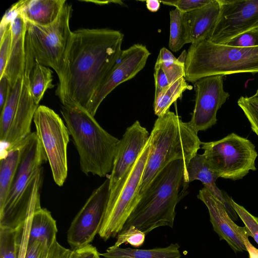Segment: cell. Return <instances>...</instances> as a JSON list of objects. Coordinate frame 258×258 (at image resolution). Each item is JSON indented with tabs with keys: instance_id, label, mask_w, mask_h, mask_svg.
Masks as SVG:
<instances>
[{
	"instance_id": "cell-39",
	"label": "cell",
	"mask_w": 258,
	"mask_h": 258,
	"mask_svg": "<svg viewBox=\"0 0 258 258\" xmlns=\"http://www.w3.org/2000/svg\"><path fill=\"white\" fill-rule=\"evenodd\" d=\"M69 258H101L97 248L89 244L86 246L71 250Z\"/></svg>"
},
{
	"instance_id": "cell-21",
	"label": "cell",
	"mask_w": 258,
	"mask_h": 258,
	"mask_svg": "<svg viewBox=\"0 0 258 258\" xmlns=\"http://www.w3.org/2000/svg\"><path fill=\"white\" fill-rule=\"evenodd\" d=\"M66 0H25L21 13L26 21L45 26L56 21Z\"/></svg>"
},
{
	"instance_id": "cell-27",
	"label": "cell",
	"mask_w": 258,
	"mask_h": 258,
	"mask_svg": "<svg viewBox=\"0 0 258 258\" xmlns=\"http://www.w3.org/2000/svg\"><path fill=\"white\" fill-rule=\"evenodd\" d=\"M24 75L20 76L11 88L8 98L1 112L0 140L3 144L8 136L16 113L22 89Z\"/></svg>"
},
{
	"instance_id": "cell-9",
	"label": "cell",
	"mask_w": 258,
	"mask_h": 258,
	"mask_svg": "<svg viewBox=\"0 0 258 258\" xmlns=\"http://www.w3.org/2000/svg\"><path fill=\"white\" fill-rule=\"evenodd\" d=\"M201 146L207 163L219 177L238 180L256 170L258 155L254 145L234 133L216 141L202 142Z\"/></svg>"
},
{
	"instance_id": "cell-34",
	"label": "cell",
	"mask_w": 258,
	"mask_h": 258,
	"mask_svg": "<svg viewBox=\"0 0 258 258\" xmlns=\"http://www.w3.org/2000/svg\"><path fill=\"white\" fill-rule=\"evenodd\" d=\"M223 44L237 47L258 46V27L244 32Z\"/></svg>"
},
{
	"instance_id": "cell-30",
	"label": "cell",
	"mask_w": 258,
	"mask_h": 258,
	"mask_svg": "<svg viewBox=\"0 0 258 258\" xmlns=\"http://www.w3.org/2000/svg\"><path fill=\"white\" fill-rule=\"evenodd\" d=\"M237 104L248 120L252 131L258 136V95L241 96Z\"/></svg>"
},
{
	"instance_id": "cell-28",
	"label": "cell",
	"mask_w": 258,
	"mask_h": 258,
	"mask_svg": "<svg viewBox=\"0 0 258 258\" xmlns=\"http://www.w3.org/2000/svg\"><path fill=\"white\" fill-rule=\"evenodd\" d=\"M52 72L48 68L36 63L30 76V91L35 103L38 105L48 89L54 87L52 84Z\"/></svg>"
},
{
	"instance_id": "cell-10",
	"label": "cell",
	"mask_w": 258,
	"mask_h": 258,
	"mask_svg": "<svg viewBox=\"0 0 258 258\" xmlns=\"http://www.w3.org/2000/svg\"><path fill=\"white\" fill-rule=\"evenodd\" d=\"M33 121L36 135L49 162L55 183L62 186L68 175L67 147L70 134L67 126L53 110L38 106Z\"/></svg>"
},
{
	"instance_id": "cell-13",
	"label": "cell",
	"mask_w": 258,
	"mask_h": 258,
	"mask_svg": "<svg viewBox=\"0 0 258 258\" xmlns=\"http://www.w3.org/2000/svg\"><path fill=\"white\" fill-rule=\"evenodd\" d=\"M194 83L195 104L188 123L198 133L216 123L217 111L230 94L224 90L222 75L205 77Z\"/></svg>"
},
{
	"instance_id": "cell-8",
	"label": "cell",
	"mask_w": 258,
	"mask_h": 258,
	"mask_svg": "<svg viewBox=\"0 0 258 258\" xmlns=\"http://www.w3.org/2000/svg\"><path fill=\"white\" fill-rule=\"evenodd\" d=\"M150 149L149 141L140 157L109 194L102 223L98 232L104 241L115 237L122 230L140 197L143 175Z\"/></svg>"
},
{
	"instance_id": "cell-46",
	"label": "cell",
	"mask_w": 258,
	"mask_h": 258,
	"mask_svg": "<svg viewBox=\"0 0 258 258\" xmlns=\"http://www.w3.org/2000/svg\"><path fill=\"white\" fill-rule=\"evenodd\" d=\"M255 95H258V89H257V91H256V92L255 93Z\"/></svg>"
},
{
	"instance_id": "cell-11",
	"label": "cell",
	"mask_w": 258,
	"mask_h": 258,
	"mask_svg": "<svg viewBox=\"0 0 258 258\" xmlns=\"http://www.w3.org/2000/svg\"><path fill=\"white\" fill-rule=\"evenodd\" d=\"M108 177L95 189L73 220L67 240L72 250L90 244L98 234L109 197Z\"/></svg>"
},
{
	"instance_id": "cell-2",
	"label": "cell",
	"mask_w": 258,
	"mask_h": 258,
	"mask_svg": "<svg viewBox=\"0 0 258 258\" xmlns=\"http://www.w3.org/2000/svg\"><path fill=\"white\" fill-rule=\"evenodd\" d=\"M186 165L175 160L162 170L140 195L122 230L134 226L146 234L159 227L173 228L175 208L187 194Z\"/></svg>"
},
{
	"instance_id": "cell-25",
	"label": "cell",
	"mask_w": 258,
	"mask_h": 258,
	"mask_svg": "<svg viewBox=\"0 0 258 258\" xmlns=\"http://www.w3.org/2000/svg\"><path fill=\"white\" fill-rule=\"evenodd\" d=\"M169 47L173 52L179 50L184 44L190 43V28L187 14L177 9L170 12Z\"/></svg>"
},
{
	"instance_id": "cell-14",
	"label": "cell",
	"mask_w": 258,
	"mask_h": 258,
	"mask_svg": "<svg viewBox=\"0 0 258 258\" xmlns=\"http://www.w3.org/2000/svg\"><path fill=\"white\" fill-rule=\"evenodd\" d=\"M151 53L146 46L135 44L122 51L107 80L93 96L86 110L94 116L106 97L118 85L139 73L145 66Z\"/></svg>"
},
{
	"instance_id": "cell-5",
	"label": "cell",
	"mask_w": 258,
	"mask_h": 258,
	"mask_svg": "<svg viewBox=\"0 0 258 258\" xmlns=\"http://www.w3.org/2000/svg\"><path fill=\"white\" fill-rule=\"evenodd\" d=\"M78 152L81 171L103 177L111 172L119 140L86 109L62 105L60 110Z\"/></svg>"
},
{
	"instance_id": "cell-40",
	"label": "cell",
	"mask_w": 258,
	"mask_h": 258,
	"mask_svg": "<svg viewBox=\"0 0 258 258\" xmlns=\"http://www.w3.org/2000/svg\"><path fill=\"white\" fill-rule=\"evenodd\" d=\"M34 211L29 215L23 227L22 235L18 258H25L26 248L28 245L29 233L30 226L31 218Z\"/></svg>"
},
{
	"instance_id": "cell-33",
	"label": "cell",
	"mask_w": 258,
	"mask_h": 258,
	"mask_svg": "<svg viewBox=\"0 0 258 258\" xmlns=\"http://www.w3.org/2000/svg\"><path fill=\"white\" fill-rule=\"evenodd\" d=\"M186 54V51L184 50L173 63L164 66L160 65L170 84L180 78L185 77V59Z\"/></svg>"
},
{
	"instance_id": "cell-36",
	"label": "cell",
	"mask_w": 258,
	"mask_h": 258,
	"mask_svg": "<svg viewBox=\"0 0 258 258\" xmlns=\"http://www.w3.org/2000/svg\"><path fill=\"white\" fill-rule=\"evenodd\" d=\"M211 0H176L171 1H160L164 5L174 6L183 13H188L207 5Z\"/></svg>"
},
{
	"instance_id": "cell-3",
	"label": "cell",
	"mask_w": 258,
	"mask_h": 258,
	"mask_svg": "<svg viewBox=\"0 0 258 258\" xmlns=\"http://www.w3.org/2000/svg\"><path fill=\"white\" fill-rule=\"evenodd\" d=\"M47 160L36 132L27 138L11 188L0 207V227L22 226L30 212L40 206L41 166Z\"/></svg>"
},
{
	"instance_id": "cell-43",
	"label": "cell",
	"mask_w": 258,
	"mask_h": 258,
	"mask_svg": "<svg viewBox=\"0 0 258 258\" xmlns=\"http://www.w3.org/2000/svg\"><path fill=\"white\" fill-rule=\"evenodd\" d=\"M249 235L247 231L242 235V239L246 248V251L248 252L249 258H258V249L254 247L248 240Z\"/></svg>"
},
{
	"instance_id": "cell-44",
	"label": "cell",
	"mask_w": 258,
	"mask_h": 258,
	"mask_svg": "<svg viewBox=\"0 0 258 258\" xmlns=\"http://www.w3.org/2000/svg\"><path fill=\"white\" fill-rule=\"evenodd\" d=\"M147 8L152 12H156L160 7V2L157 0H148L146 1Z\"/></svg>"
},
{
	"instance_id": "cell-7",
	"label": "cell",
	"mask_w": 258,
	"mask_h": 258,
	"mask_svg": "<svg viewBox=\"0 0 258 258\" xmlns=\"http://www.w3.org/2000/svg\"><path fill=\"white\" fill-rule=\"evenodd\" d=\"M72 12V5L67 2L57 19L49 25L42 26L26 21L24 73L30 74L38 63L52 68L59 83L62 81L73 34L70 27Z\"/></svg>"
},
{
	"instance_id": "cell-20",
	"label": "cell",
	"mask_w": 258,
	"mask_h": 258,
	"mask_svg": "<svg viewBox=\"0 0 258 258\" xmlns=\"http://www.w3.org/2000/svg\"><path fill=\"white\" fill-rule=\"evenodd\" d=\"M220 11L219 0H211L204 6L187 13L191 44L210 38L217 23Z\"/></svg>"
},
{
	"instance_id": "cell-29",
	"label": "cell",
	"mask_w": 258,
	"mask_h": 258,
	"mask_svg": "<svg viewBox=\"0 0 258 258\" xmlns=\"http://www.w3.org/2000/svg\"><path fill=\"white\" fill-rule=\"evenodd\" d=\"M23 227L17 229L0 227V258H18Z\"/></svg>"
},
{
	"instance_id": "cell-42",
	"label": "cell",
	"mask_w": 258,
	"mask_h": 258,
	"mask_svg": "<svg viewBox=\"0 0 258 258\" xmlns=\"http://www.w3.org/2000/svg\"><path fill=\"white\" fill-rule=\"evenodd\" d=\"M12 86L8 78L4 75L0 78V111L3 110L8 98Z\"/></svg>"
},
{
	"instance_id": "cell-23",
	"label": "cell",
	"mask_w": 258,
	"mask_h": 258,
	"mask_svg": "<svg viewBox=\"0 0 258 258\" xmlns=\"http://www.w3.org/2000/svg\"><path fill=\"white\" fill-rule=\"evenodd\" d=\"M57 232L56 221L50 212L41 207L35 209L31 218L28 244L40 241L49 247L56 239Z\"/></svg>"
},
{
	"instance_id": "cell-4",
	"label": "cell",
	"mask_w": 258,
	"mask_h": 258,
	"mask_svg": "<svg viewBox=\"0 0 258 258\" xmlns=\"http://www.w3.org/2000/svg\"><path fill=\"white\" fill-rule=\"evenodd\" d=\"M149 140L150 149L143 175L140 195L157 175L172 162L182 160L186 166L198 154L202 143L188 122L183 121L179 116L170 111L158 117Z\"/></svg>"
},
{
	"instance_id": "cell-38",
	"label": "cell",
	"mask_w": 258,
	"mask_h": 258,
	"mask_svg": "<svg viewBox=\"0 0 258 258\" xmlns=\"http://www.w3.org/2000/svg\"><path fill=\"white\" fill-rule=\"evenodd\" d=\"M154 77L155 81L154 98H155L170 84L160 64L157 62L155 63L154 67Z\"/></svg>"
},
{
	"instance_id": "cell-16",
	"label": "cell",
	"mask_w": 258,
	"mask_h": 258,
	"mask_svg": "<svg viewBox=\"0 0 258 258\" xmlns=\"http://www.w3.org/2000/svg\"><path fill=\"white\" fill-rule=\"evenodd\" d=\"M198 198L208 208L210 220L213 230L220 240H224L235 252L246 251L242 235L246 228L236 225L228 215L223 204L207 188L204 187L199 190Z\"/></svg>"
},
{
	"instance_id": "cell-22",
	"label": "cell",
	"mask_w": 258,
	"mask_h": 258,
	"mask_svg": "<svg viewBox=\"0 0 258 258\" xmlns=\"http://www.w3.org/2000/svg\"><path fill=\"white\" fill-rule=\"evenodd\" d=\"M27 138L5 147L3 151L0 160V207L4 204L15 177Z\"/></svg>"
},
{
	"instance_id": "cell-15",
	"label": "cell",
	"mask_w": 258,
	"mask_h": 258,
	"mask_svg": "<svg viewBox=\"0 0 258 258\" xmlns=\"http://www.w3.org/2000/svg\"><path fill=\"white\" fill-rule=\"evenodd\" d=\"M150 137L147 129L138 120L126 128L119 140L112 170L109 175V192L112 193L121 179L135 164Z\"/></svg>"
},
{
	"instance_id": "cell-32",
	"label": "cell",
	"mask_w": 258,
	"mask_h": 258,
	"mask_svg": "<svg viewBox=\"0 0 258 258\" xmlns=\"http://www.w3.org/2000/svg\"><path fill=\"white\" fill-rule=\"evenodd\" d=\"M146 234L134 226H131L121 230L117 235V239L113 245L119 247L124 243H129L135 247H140L144 243Z\"/></svg>"
},
{
	"instance_id": "cell-37",
	"label": "cell",
	"mask_w": 258,
	"mask_h": 258,
	"mask_svg": "<svg viewBox=\"0 0 258 258\" xmlns=\"http://www.w3.org/2000/svg\"><path fill=\"white\" fill-rule=\"evenodd\" d=\"M48 248L45 243L36 241L27 245L25 258H46Z\"/></svg>"
},
{
	"instance_id": "cell-19",
	"label": "cell",
	"mask_w": 258,
	"mask_h": 258,
	"mask_svg": "<svg viewBox=\"0 0 258 258\" xmlns=\"http://www.w3.org/2000/svg\"><path fill=\"white\" fill-rule=\"evenodd\" d=\"M12 43L10 53L4 75L9 79L12 87L24 75L25 63L26 20L21 12L11 22Z\"/></svg>"
},
{
	"instance_id": "cell-35",
	"label": "cell",
	"mask_w": 258,
	"mask_h": 258,
	"mask_svg": "<svg viewBox=\"0 0 258 258\" xmlns=\"http://www.w3.org/2000/svg\"><path fill=\"white\" fill-rule=\"evenodd\" d=\"M11 43L12 31L10 26L3 38L0 40V78L4 75L7 67L10 53Z\"/></svg>"
},
{
	"instance_id": "cell-12",
	"label": "cell",
	"mask_w": 258,
	"mask_h": 258,
	"mask_svg": "<svg viewBox=\"0 0 258 258\" xmlns=\"http://www.w3.org/2000/svg\"><path fill=\"white\" fill-rule=\"evenodd\" d=\"M220 14L208 39L224 44L232 38L258 27V0H219Z\"/></svg>"
},
{
	"instance_id": "cell-6",
	"label": "cell",
	"mask_w": 258,
	"mask_h": 258,
	"mask_svg": "<svg viewBox=\"0 0 258 258\" xmlns=\"http://www.w3.org/2000/svg\"><path fill=\"white\" fill-rule=\"evenodd\" d=\"M186 80L214 75L258 73V46L237 47L208 40L191 44L185 59Z\"/></svg>"
},
{
	"instance_id": "cell-31",
	"label": "cell",
	"mask_w": 258,
	"mask_h": 258,
	"mask_svg": "<svg viewBox=\"0 0 258 258\" xmlns=\"http://www.w3.org/2000/svg\"><path fill=\"white\" fill-rule=\"evenodd\" d=\"M230 204L246 228L249 236L258 244V217L248 212L243 206L238 204L230 198Z\"/></svg>"
},
{
	"instance_id": "cell-24",
	"label": "cell",
	"mask_w": 258,
	"mask_h": 258,
	"mask_svg": "<svg viewBox=\"0 0 258 258\" xmlns=\"http://www.w3.org/2000/svg\"><path fill=\"white\" fill-rule=\"evenodd\" d=\"M180 246L171 243L165 247L152 249H133L121 248L112 245L105 252L100 253L105 258H180Z\"/></svg>"
},
{
	"instance_id": "cell-17",
	"label": "cell",
	"mask_w": 258,
	"mask_h": 258,
	"mask_svg": "<svg viewBox=\"0 0 258 258\" xmlns=\"http://www.w3.org/2000/svg\"><path fill=\"white\" fill-rule=\"evenodd\" d=\"M30 75L24 73V80L17 108L12 123L3 143L11 146L26 138L31 132V125L38 107L34 101L30 88Z\"/></svg>"
},
{
	"instance_id": "cell-26",
	"label": "cell",
	"mask_w": 258,
	"mask_h": 258,
	"mask_svg": "<svg viewBox=\"0 0 258 258\" xmlns=\"http://www.w3.org/2000/svg\"><path fill=\"white\" fill-rule=\"evenodd\" d=\"M185 77H182L170 84L156 97L154 98L153 108L154 113L158 117L169 111L171 105L180 98L182 93L186 90L192 89Z\"/></svg>"
},
{
	"instance_id": "cell-1",
	"label": "cell",
	"mask_w": 258,
	"mask_h": 258,
	"mask_svg": "<svg viewBox=\"0 0 258 258\" xmlns=\"http://www.w3.org/2000/svg\"><path fill=\"white\" fill-rule=\"evenodd\" d=\"M123 34L107 28L73 31L62 81L56 95L62 105L87 109L121 53Z\"/></svg>"
},
{
	"instance_id": "cell-41",
	"label": "cell",
	"mask_w": 258,
	"mask_h": 258,
	"mask_svg": "<svg viewBox=\"0 0 258 258\" xmlns=\"http://www.w3.org/2000/svg\"><path fill=\"white\" fill-rule=\"evenodd\" d=\"M71 252V250L61 246L56 239L49 247L46 258H69Z\"/></svg>"
},
{
	"instance_id": "cell-45",
	"label": "cell",
	"mask_w": 258,
	"mask_h": 258,
	"mask_svg": "<svg viewBox=\"0 0 258 258\" xmlns=\"http://www.w3.org/2000/svg\"><path fill=\"white\" fill-rule=\"evenodd\" d=\"M86 2L94 3L97 5H106L110 3H116L117 4H119L121 5H123V3L120 1H86Z\"/></svg>"
},
{
	"instance_id": "cell-18",
	"label": "cell",
	"mask_w": 258,
	"mask_h": 258,
	"mask_svg": "<svg viewBox=\"0 0 258 258\" xmlns=\"http://www.w3.org/2000/svg\"><path fill=\"white\" fill-rule=\"evenodd\" d=\"M185 176L189 183L195 180L201 181L204 187L223 204L231 219L234 221L237 220L238 216L230 204L231 197L216 186V180L219 177L208 164L203 154H197L190 160L186 166Z\"/></svg>"
}]
</instances>
